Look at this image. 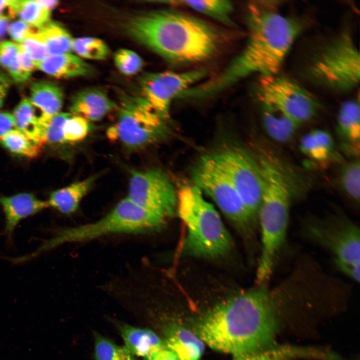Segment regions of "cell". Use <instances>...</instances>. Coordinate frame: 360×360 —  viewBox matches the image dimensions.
<instances>
[{"label": "cell", "instance_id": "ba28073f", "mask_svg": "<svg viewBox=\"0 0 360 360\" xmlns=\"http://www.w3.org/2000/svg\"><path fill=\"white\" fill-rule=\"evenodd\" d=\"M118 116L106 131L108 138L130 150L145 148L164 138V122L142 96L120 94Z\"/></svg>", "mask_w": 360, "mask_h": 360}, {"label": "cell", "instance_id": "cb8c5ba5", "mask_svg": "<svg viewBox=\"0 0 360 360\" xmlns=\"http://www.w3.org/2000/svg\"><path fill=\"white\" fill-rule=\"evenodd\" d=\"M337 130L345 140L358 143L360 139V106L358 99L344 102L340 106L336 118Z\"/></svg>", "mask_w": 360, "mask_h": 360}, {"label": "cell", "instance_id": "f546056e", "mask_svg": "<svg viewBox=\"0 0 360 360\" xmlns=\"http://www.w3.org/2000/svg\"><path fill=\"white\" fill-rule=\"evenodd\" d=\"M51 11L38 0H20L17 16L30 26L39 28L50 21Z\"/></svg>", "mask_w": 360, "mask_h": 360}, {"label": "cell", "instance_id": "44dd1931", "mask_svg": "<svg viewBox=\"0 0 360 360\" xmlns=\"http://www.w3.org/2000/svg\"><path fill=\"white\" fill-rule=\"evenodd\" d=\"M261 104L262 124L268 135L280 142L290 140L300 124L272 106Z\"/></svg>", "mask_w": 360, "mask_h": 360}, {"label": "cell", "instance_id": "8fae6325", "mask_svg": "<svg viewBox=\"0 0 360 360\" xmlns=\"http://www.w3.org/2000/svg\"><path fill=\"white\" fill-rule=\"evenodd\" d=\"M256 94L260 104L272 106L300 125L312 118L320 108L311 92L292 79L276 74L260 76Z\"/></svg>", "mask_w": 360, "mask_h": 360}, {"label": "cell", "instance_id": "ab89813d", "mask_svg": "<svg viewBox=\"0 0 360 360\" xmlns=\"http://www.w3.org/2000/svg\"><path fill=\"white\" fill-rule=\"evenodd\" d=\"M19 0H0V18L8 20L17 16Z\"/></svg>", "mask_w": 360, "mask_h": 360}, {"label": "cell", "instance_id": "2e32d148", "mask_svg": "<svg viewBox=\"0 0 360 360\" xmlns=\"http://www.w3.org/2000/svg\"><path fill=\"white\" fill-rule=\"evenodd\" d=\"M164 343L178 360H200L204 350L205 344L200 338L178 324L168 328Z\"/></svg>", "mask_w": 360, "mask_h": 360}, {"label": "cell", "instance_id": "4dcf8cb0", "mask_svg": "<svg viewBox=\"0 0 360 360\" xmlns=\"http://www.w3.org/2000/svg\"><path fill=\"white\" fill-rule=\"evenodd\" d=\"M114 64L119 71L126 76L138 73L143 66V60L136 52L126 48H120L114 54Z\"/></svg>", "mask_w": 360, "mask_h": 360}, {"label": "cell", "instance_id": "277c9868", "mask_svg": "<svg viewBox=\"0 0 360 360\" xmlns=\"http://www.w3.org/2000/svg\"><path fill=\"white\" fill-rule=\"evenodd\" d=\"M176 210L186 228L184 250L188 254L218 258L232 250V241L218 213L197 186L186 185L178 192Z\"/></svg>", "mask_w": 360, "mask_h": 360}, {"label": "cell", "instance_id": "60d3db41", "mask_svg": "<svg viewBox=\"0 0 360 360\" xmlns=\"http://www.w3.org/2000/svg\"><path fill=\"white\" fill-rule=\"evenodd\" d=\"M14 129L16 128L12 114L0 112V138Z\"/></svg>", "mask_w": 360, "mask_h": 360}, {"label": "cell", "instance_id": "484cf974", "mask_svg": "<svg viewBox=\"0 0 360 360\" xmlns=\"http://www.w3.org/2000/svg\"><path fill=\"white\" fill-rule=\"evenodd\" d=\"M300 146V150L306 156L314 160L324 161L332 152L334 140L328 132L315 129L302 137Z\"/></svg>", "mask_w": 360, "mask_h": 360}, {"label": "cell", "instance_id": "8992f818", "mask_svg": "<svg viewBox=\"0 0 360 360\" xmlns=\"http://www.w3.org/2000/svg\"><path fill=\"white\" fill-rule=\"evenodd\" d=\"M300 232L328 251L336 268L346 276H353L360 269V228L344 213L307 216L301 222Z\"/></svg>", "mask_w": 360, "mask_h": 360}, {"label": "cell", "instance_id": "836d02e7", "mask_svg": "<svg viewBox=\"0 0 360 360\" xmlns=\"http://www.w3.org/2000/svg\"><path fill=\"white\" fill-rule=\"evenodd\" d=\"M296 352L288 344H277L265 350L246 356L234 357V360H294Z\"/></svg>", "mask_w": 360, "mask_h": 360}, {"label": "cell", "instance_id": "4316f807", "mask_svg": "<svg viewBox=\"0 0 360 360\" xmlns=\"http://www.w3.org/2000/svg\"><path fill=\"white\" fill-rule=\"evenodd\" d=\"M0 144L14 154L28 158L36 157L40 152L41 145L18 129H14L1 137Z\"/></svg>", "mask_w": 360, "mask_h": 360}, {"label": "cell", "instance_id": "30bf717a", "mask_svg": "<svg viewBox=\"0 0 360 360\" xmlns=\"http://www.w3.org/2000/svg\"><path fill=\"white\" fill-rule=\"evenodd\" d=\"M210 155L232 182L252 220L258 226L262 180L257 160L237 146L223 148Z\"/></svg>", "mask_w": 360, "mask_h": 360}, {"label": "cell", "instance_id": "d590c367", "mask_svg": "<svg viewBox=\"0 0 360 360\" xmlns=\"http://www.w3.org/2000/svg\"><path fill=\"white\" fill-rule=\"evenodd\" d=\"M34 28L28 33L20 45L30 56L36 66L37 64L48 56V54L46 45L37 28L36 30H34Z\"/></svg>", "mask_w": 360, "mask_h": 360}, {"label": "cell", "instance_id": "d6986e66", "mask_svg": "<svg viewBox=\"0 0 360 360\" xmlns=\"http://www.w3.org/2000/svg\"><path fill=\"white\" fill-rule=\"evenodd\" d=\"M120 332L125 346L134 356L147 358L165 348L164 342L155 332L148 328L123 324L120 326Z\"/></svg>", "mask_w": 360, "mask_h": 360}, {"label": "cell", "instance_id": "3957f363", "mask_svg": "<svg viewBox=\"0 0 360 360\" xmlns=\"http://www.w3.org/2000/svg\"><path fill=\"white\" fill-rule=\"evenodd\" d=\"M122 28L132 40L174 63L208 60L218 52L224 40L220 31L212 25L171 10L129 14Z\"/></svg>", "mask_w": 360, "mask_h": 360}, {"label": "cell", "instance_id": "f6af8a7d", "mask_svg": "<svg viewBox=\"0 0 360 360\" xmlns=\"http://www.w3.org/2000/svg\"><path fill=\"white\" fill-rule=\"evenodd\" d=\"M38 2L46 8L52 10L55 8L58 4V0H38Z\"/></svg>", "mask_w": 360, "mask_h": 360}, {"label": "cell", "instance_id": "b9f144b4", "mask_svg": "<svg viewBox=\"0 0 360 360\" xmlns=\"http://www.w3.org/2000/svg\"><path fill=\"white\" fill-rule=\"evenodd\" d=\"M11 84V80L7 75L0 71V108L3 106Z\"/></svg>", "mask_w": 360, "mask_h": 360}, {"label": "cell", "instance_id": "7bdbcfd3", "mask_svg": "<svg viewBox=\"0 0 360 360\" xmlns=\"http://www.w3.org/2000/svg\"><path fill=\"white\" fill-rule=\"evenodd\" d=\"M146 360H178L176 356L166 348L156 352Z\"/></svg>", "mask_w": 360, "mask_h": 360}, {"label": "cell", "instance_id": "f1b7e54d", "mask_svg": "<svg viewBox=\"0 0 360 360\" xmlns=\"http://www.w3.org/2000/svg\"><path fill=\"white\" fill-rule=\"evenodd\" d=\"M72 51L82 59L92 60H104L109 54V48L102 40L89 36L74 38Z\"/></svg>", "mask_w": 360, "mask_h": 360}, {"label": "cell", "instance_id": "9c48e42d", "mask_svg": "<svg viewBox=\"0 0 360 360\" xmlns=\"http://www.w3.org/2000/svg\"><path fill=\"white\" fill-rule=\"evenodd\" d=\"M194 184L210 197L246 240L255 244L258 226L240 196L210 154L202 157L192 170Z\"/></svg>", "mask_w": 360, "mask_h": 360}, {"label": "cell", "instance_id": "d6a6232c", "mask_svg": "<svg viewBox=\"0 0 360 360\" xmlns=\"http://www.w3.org/2000/svg\"><path fill=\"white\" fill-rule=\"evenodd\" d=\"M90 129L89 122L82 117L72 114L64 125V142H76L84 140L88 134Z\"/></svg>", "mask_w": 360, "mask_h": 360}, {"label": "cell", "instance_id": "8d00e7d4", "mask_svg": "<svg viewBox=\"0 0 360 360\" xmlns=\"http://www.w3.org/2000/svg\"><path fill=\"white\" fill-rule=\"evenodd\" d=\"M20 45L10 41L0 42V66L6 69L18 58Z\"/></svg>", "mask_w": 360, "mask_h": 360}, {"label": "cell", "instance_id": "7c38bea8", "mask_svg": "<svg viewBox=\"0 0 360 360\" xmlns=\"http://www.w3.org/2000/svg\"><path fill=\"white\" fill-rule=\"evenodd\" d=\"M127 196L167 219L176 210L178 193L168 176L158 169L131 170Z\"/></svg>", "mask_w": 360, "mask_h": 360}, {"label": "cell", "instance_id": "f35d334b", "mask_svg": "<svg viewBox=\"0 0 360 360\" xmlns=\"http://www.w3.org/2000/svg\"><path fill=\"white\" fill-rule=\"evenodd\" d=\"M12 80L16 83H22L27 80L31 74L26 71L22 66L19 58L13 62L7 68Z\"/></svg>", "mask_w": 360, "mask_h": 360}, {"label": "cell", "instance_id": "603a6c76", "mask_svg": "<svg viewBox=\"0 0 360 360\" xmlns=\"http://www.w3.org/2000/svg\"><path fill=\"white\" fill-rule=\"evenodd\" d=\"M159 2L190 8L228 26L234 25L232 14L234 10L231 2L225 0H161Z\"/></svg>", "mask_w": 360, "mask_h": 360}, {"label": "cell", "instance_id": "74e56055", "mask_svg": "<svg viewBox=\"0 0 360 360\" xmlns=\"http://www.w3.org/2000/svg\"><path fill=\"white\" fill-rule=\"evenodd\" d=\"M34 28L18 20L9 25L8 32L15 42L21 44Z\"/></svg>", "mask_w": 360, "mask_h": 360}, {"label": "cell", "instance_id": "ac0fdd59", "mask_svg": "<svg viewBox=\"0 0 360 360\" xmlns=\"http://www.w3.org/2000/svg\"><path fill=\"white\" fill-rule=\"evenodd\" d=\"M97 178V175L92 176L52 192L46 201L48 207L64 215L74 213Z\"/></svg>", "mask_w": 360, "mask_h": 360}, {"label": "cell", "instance_id": "4fadbf2b", "mask_svg": "<svg viewBox=\"0 0 360 360\" xmlns=\"http://www.w3.org/2000/svg\"><path fill=\"white\" fill-rule=\"evenodd\" d=\"M204 68L186 72L164 71L147 72L138 80L142 97L163 120L168 119L172 101L182 96L206 74Z\"/></svg>", "mask_w": 360, "mask_h": 360}, {"label": "cell", "instance_id": "7a4b0ae2", "mask_svg": "<svg viewBox=\"0 0 360 360\" xmlns=\"http://www.w3.org/2000/svg\"><path fill=\"white\" fill-rule=\"evenodd\" d=\"M246 20L248 36L243 50L220 75L198 86L200 96L216 94L253 74H276L303 28L299 20L258 4L249 6Z\"/></svg>", "mask_w": 360, "mask_h": 360}, {"label": "cell", "instance_id": "e0dca14e", "mask_svg": "<svg viewBox=\"0 0 360 360\" xmlns=\"http://www.w3.org/2000/svg\"><path fill=\"white\" fill-rule=\"evenodd\" d=\"M36 68L58 78L88 76L94 72L92 66L71 52L48 55L36 64Z\"/></svg>", "mask_w": 360, "mask_h": 360}, {"label": "cell", "instance_id": "83f0119b", "mask_svg": "<svg viewBox=\"0 0 360 360\" xmlns=\"http://www.w3.org/2000/svg\"><path fill=\"white\" fill-rule=\"evenodd\" d=\"M338 182L345 195L358 205L360 198V162L358 158L343 166L339 174Z\"/></svg>", "mask_w": 360, "mask_h": 360}, {"label": "cell", "instance_id": "9a60e30c", "mask_svg": "<svg viewBox=\"0 0 360 360\" xmlns=\"http://www.w3.org/2000/svg\"><path fill=\"white\" fill-rule=\"evenodd\" d=\"M0 204L5 216L4 232L8 237L22 220L48 208L46 201L26 192L0 196Z\"/></svg>", "mask_w": 360, "mask_h": 360}, {"label": "cell", "instance_id": "ee69618b", "mask_svg": "<svg viewBox=\"0 0 360 360\" xmlns=\"http://www.w3.org/2000/svg\"><path fill=\"white\" fill-rule=\"evenodd\" d=\"M8 26V20L0 18V40L6 36Z\"/></svg>", "mask_w": 360, "mask_h": 360}, {"label": "cell", "instance_id": "5bb4252c", "mask_svg": "<svg viewBox=\"0 0 360 360\" xmlns=\"http://www.w3.org/2000/svg\"><path fill=\"white\" fill-rule=\"evenodd\" d=\"M118 104L104 92L96 88H87L72 96L69 107L72 114L88 122H98L118 108Z\"/></svg>", "mask_w": 360, "mask_h": 360}, {"label": "cell", "instance_id": "7402d4cb", "mask_svg": "<svg viewBox=\"0 0 360 360\" xmlns=\"http://www.w3.org/2000/svg\"><path fill=\"white\" fill-rule=\"evenodd\" d=\"M16 128L41 145L44 141V120L36 112V107L30 99L23 98L12 114Z\"/></svg>", "mask_w": 360, "mask_h": 360}, {"label": "cell", "instance_id": "1f68e13d", "mask_svg": "<svg viewBox=\"0 0 360 360\" xmlns=\"http://www.w3.org/2000/svg\"><path fill=\"white\" fill-rule=\"evenodd\" d=\"M70 112H59L44 119V141L52 144H64V128Z\"/></svg>", "mask_w": 360, "mask_h": 360}, {"label": "cell", "instance_id": "52a82bcc", "mask_svg": "<svg viewBox=\"0 0 360 360\" xmlns=\"http://www.w3.org/2000/svg\"><path fill=\"white\" fill-rule=\"evenodd\" d=\"M306 73L326 88L346 92L360 81V53L352 36L342 32L326 44L312 58Z\"/></svg>", "mask_w": 360, "mask_h": 360}, {"label": "cell", "instance_id": "ffe728a7", "mask_svg": "<svg viewBox=\"0 0 360 360\" xmlns=\"http://www.w3.org/2000/svg\"><path fill=\"white\" fill-rule=\"evenodd\" d=\"M32 104L40 110L42 115L49 118L60 112L64 102L62 89L56 84L48 81H38L30 87Z\"/></svg>", "mask_w": 360, "mask_h": 360}, {"label": "cell", "instance_id": "d4e9b609", "mask_svg": "<svg viewBox=\"0 0 360 360\" xmlns=\"http://www.w3.org/2000/svg\"><path fill=\"white\" fill-rule=\"evenodd\" d=\"M37 30L46 45L48 55L70 53L72 51L74 38L60 23L49 21Z\"/></svg>", "mask_w": 360, "mask_h": 360}, {"label": "cell", "instance_id": "5b68a950", "mask_svg": "<svg viewBox=\"0 0 360 360\" xmlns=\"http://www.w3.org/2000/svg\"><path fill=\"white\" fill-rule=\"evenodd\" d=\"M167 218L141 207L128 197L121 200L106 215L90 223L59 230L44 241L34 252L26 255L28 260L68 243L89 241L112 234H141L160 230Z\"/></svg>", "mask_w": 360, "mask_h": 360}, {"label": "cell", "instance_id": "6da1fadb", "mask_svg": "<svg viewBox=\"0 0 360 360\" xmlns=\"http://www.w3.org/2000/svg\"><path fill=\"white\" fill-rule=\"evenodd\" d=\"M296 304L283 281L256 285L216 304L196 322L194 332L212 349L234 357L258 353L278 344L282 316Z\"/></svg>", "mask_w": 360, "mask_h": 360}, {"label": "cell", "instance_id": "e575fe53", "mask_svg": "<svg viewBox=\"0 0 360 360\" xmlns=\"http://www.w3.org/2000/svg\"><path fill=\"white\" fill-rule=\"evenodd\" d=\"M96 360H120L124 346H119L99 334H94Z\"/></svg>", "mask_w": 360, "mask_h": 360}]
</instances>
